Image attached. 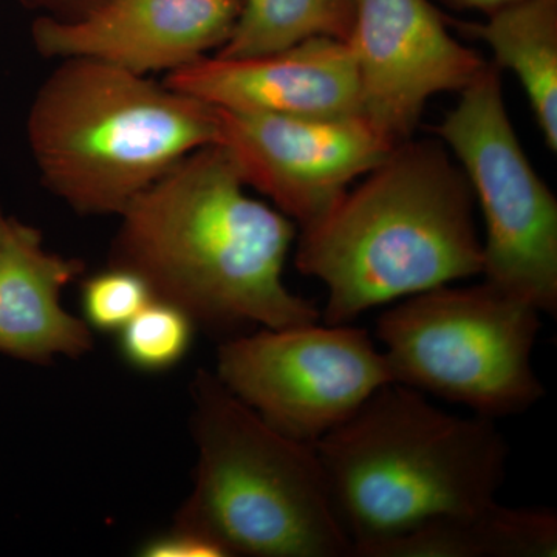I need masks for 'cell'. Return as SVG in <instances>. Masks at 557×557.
<instances>
[{
    "label": "cell",
    "instance_id": "13",
    "mask_svg": "<svg viewBox=\"0 0 557 557\" xmlns=\"http://www.w3.org/2000/svg\"><path fill=\"white\" fill-rule=\"evenodd\" d=\"M83 271L79 260L49 251L35 226L7 219L0 239V354L33 364L89 354V325L61 306L62 289Z\"/></svg>",
    "mask_w": 557,
    "mask_h": 557
},
{
    "label": "cell",
    "instance_id": "7",
    "mask_svg": "<svg viewBox=\"0 0 557 557\" xmlns=\"http://www.w3.org/2000/svg\"><path fill=\"white\" fill-rule=\"evenodd\" d=\"M435 134L467 175L485 222L483 276L542 314L557 313V200L528 160L487 64Z\"/></svg>",
    "mask_w": 557,
    "mask_h": 557
},
{
    "label": "cell",
    "instance_id": "1",
    "mask_svg": "<svg viewBox=\"0 0 557 557\" xmlns=\"http://www.w3.org/2000/svg\"><path fill=\"white\" fill-rule=\"evenodd\" d=\"M245 188L220 146L189 153L121 212L110 265L214 333L318 322L321 311L284 282L298 226Z\"/></svg>",
    "mask_w": 557,
    "mask_h": 557
},
{
    "label": "cell",
    "instance_id": "6",
    "mask_svg": "<svg viewBox=\"0 0 557 557\" xmlns=\"http://www.w3.org/2000/svg\"><path fill=\"white\" fill-rule=\"evenodd\" d=\"M536 307L483 281L398 300L376 322L394 383L471 409L519 416L545 395L533 368Z\"/></svg>",
    "mask_w": 557,
    "mask_h": 557
},
{
    "label": "cell",
    "instance_id": "14",
    "mask_svg": "<svg viewBox=\"0 0 557 557\" xmlns=\"http://www.w3.org/2000/svg\"><path fill=\"white\" fill-rule=\"evenodd\" d=\"M557 516L496 500L434 520L399 539L383 557H555Z\"/></svg>",
    "mask_w": 557,
    "mask_h": 557
},
{
    "label": "cell",
    "instance_id": "9",
    "mask_svg": "<svg viewBox=\"0 0 557 557\" xmlns=\"http://www.w3.org/2000/svg\"><path fill=\"white\" fill-rule=\"evenodd\" d=\"M218 146L242 182L269 197L299 230L327 214L355 180L375 170L397 146L364 115L218 109Z\"/></svg>",
    "mask_w": 557,
    "mask_h": 557
},
{
    "label": "cell",
    "instance_id": "16",
    "mask_svg": "<svg viewBox=\"0 0 557 557\" xmlns=\"http://www.w3.org/2000/svg\"><path fill=\"white\" fill-rule=\"evenodd\" d=\"M354 16V0H240L233 32L215 54L252 57L311 38L347 42Z\"/></svg>",
    "mask_w": 557,
    "mask_h": 557
},
{
    "label": "cell",
    "instance_id": "18",
    "mask_svg": "<svg viewBox=\"0 0 557 557\" xmlns=\"http://www.w3.org/2000/svg\"><path fill=\"white\" fill-rule=\"evenodd\" d=\"M152 299V292L138 274L109 265L83 282V321L90 330L115 335Z\"/></svg>",
    "mask_w": 557,
    "mask_h": 557
},
{
    "label": "cell",
    "instance_id": "19",
    "mask_svg": "<svg viewBox=\"0 0 557 557\" xmlns=\"http://www.w3.org/2000/svg\"><path fill=\"white\" fill-rule=\"evenodd\" d=\"M143 557H223L222 552L208 539L178 525L156 534L138 548Z\"/></svg>",
    "mask_w": 557,
    "mask_h": 557
},
{
    "label": "cell",
    "instance_id": "5",
    "mask_svg": "<svg viewBox=\"0 0 557 557\" xmlns=\"http://www.w3.org/2000/svg\"><path fill=\"white\" fill-rule=\"evenodd\" d=\"M190 391L197 467L174 525L223 557L354 556L313 445L271 428L214 372L199 370Z\"/></svg>",
    "mask_w": 557,
    "mask_h": 557
},
{
    "label": "cell",
    "instance_id": "20",
    "mask_svg": "<svg viewBox=\"0 0 557 557\" xmlns=\"http://www.w3.org/2000/svg\"><path fill=\"white\" fill-rule=\"evenodd\" d=\"M27 2L49 10V16L70 20V17H78L81 14L94 10L104 0H27Z\"/></svg>",
    "mask_w": 557,
    "mask_h": 557
},
{
    "label": "cell",
    "instance_id": "12",
    "mask_svg": "<svg viewBox=\"0 0 557 557\" xmlns=\"http://www.w3.org/2000/svg\"><path fill=\"white\" fill-rule=\"evenodd\" d=\"M164 84L234 112L362 115L354 54L346 40L333 38H311L252 57L207 54L168 73Z\"/></svg>",
    "mask_w": 557,
    "mask_h": 557
},
{
    "label": "cell",
    "instance_id": "15",
    "mask_svg": "<svg viewBox=\"0 0 557 557\" xmlns=\"http://www.w3.org/2000/svg\"><path fill=\"white\" fill-rule=\"evenodd\" d=\"M471 32L485 40L498 69L522 84L539 129L557 152V0H515Z\"/></svg>",
    "mask_w": 557,
    "mask_h": 557
},
{
    "label": "cell",
    "instance_id": "22",
    "mask_svg": "<svg viewBox=\"0 0 557 557\" xmlns=\"http://www.w3.org/2000/svg\"><path fill=\"white\" fill-rule=\"evenodd\" d=\"M7 219L9 218H7V215L3 214L2 205H0V239H2L3 230H5Z\"/></svg>",
    "mask_w": 557,
    "mask_h": 557
},
{
    "label": "cell",
    "instance_id": "17",
    "mask_svg": "<svg viewBox=\"0 0 557 557\" xmlns=\"http://www.w3.org/2000/svg\"><path fill=\"white\" fill-rule=\"evenodd\" d=\"M197 324L185 310L153 298L116 333L121 359L143 373L178 366L193 347Z\"/></svg>",
    "mask_w": 557,
    "mask_h": 557
},
{
    "label": "cell",
    "instance_id": "4",
    "mask_svg": "<svg viewBox=\"0 0 557 557\" xmlns=\"http://www.w3.org/2000/svg\"><path fill=\"white\" fill-rule=\"evenodd\" d=\"M27 138L54 196L81 214L120 215L178 161L218 145V109L146 75L76 58L39 87Z\"/></svg>",
    "mask_w": 557,
    "mask_h": 557
},
{
    "label": "cell",
    "instance_id": "21",
    "mask_svg": "<svg viewBox=\"0 0 557 557\" xmlns=\"http://www.w3.org/2000/svg\"><path fill=\"white\" fill-rule=\"evenodd\" d=\"M454 2L465 7V9L485 11V13L490 14L494 10L507 5V3L515 2V0H454Z\"/></svg>",
    "mask_w": 557,
    "mask_h": 557
},
{
    "label": "cell",
    "instance_id": "11",
    "mask_svg": "<svg viewBox=\"0 0 557 557\" xmlns=\"http://www.w3.org/2000/svg\"><path fill=\"white\" fill-rule=\"evenodd\" d=\"M239 11L240 0H104L78 17H38L32 39L49 60L100 61L137 75L171 73L220 49Z\"/></svg>",
    "mask_w": 557,
    "mask_h": 557
},
{
    "label": "cell",
    "instance_id": "10",
    "mask_svg": "<svg viewBox=\"0 0 557 557\" xmlns=\"http://www.w3.org/2000/svg\"><path fill=\"white\" fill-rule=\"evenodd\" d=\"M348 47L361 110L388 139L412 138L432 97L461 91L487 62L446 30L428 0H354Z\"/></svg>",
    "mask_w": 557,
    "mask_h": 557
},
{
    "label": "cell",
    "instance_id": "3",
    "mask_svg": "<svg viewBox=\"0 0 557 557\" xmlns=\"http://www.w3.org/2000/svg\"><path fill=\"white\" fill-rule=\"evenodd\" d=\"M313 448L355 557H383L421 527L496 500L509 457L496 420L454 416L398 383Z\"/></svg>",
    "mask_w": 557,
    "mask_h": 557
},
{
    "label": "cell",
    "instance_id": "8",
    "mask_svg": "<svg viewBox=\"0 0 557 557\" xmlns=\"http://www.w3.org/2000/svg\"><path fill=\"white\" fill-rule=\"evenodd\" d=\"M214 373L271 428L307 445L394 383L368 330L318 322L226 338Z\"/></svg>",
    "mask_w": 557,
    "mask_h": 557
},
{
    "label": "cell",
    "instance_id": "2",
    "mask_svg": "<svg viewBox=\"0 0 557 557\" xmlns=\"http://www.w3.org/2000/svg\"><path fill=\"white\" fill-rule=\"evenodd\" d=\"M467 175L440 141L409 138L300 230L296 269L327 288L325 324L483 273Z\"/></svg>",
    "mask_w": 557,
    "mask_h": 557
}]
</instances>
